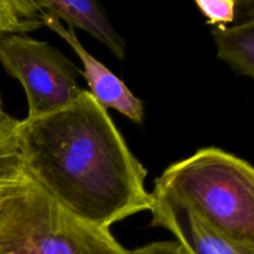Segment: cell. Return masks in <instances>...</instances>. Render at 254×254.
Here are the masks:
<instances>
[{"label": "cell", "instance_id": "obj_1", "mask_svg": "<svg viewBox=\"0 0 254 254\" xmlns=\"http://www.w3.org/2000/svg\"><path fill=\"white\" fill-rule=\"evenodd\" d=\"M14 135L26 175L78 220L109 230L151 210L148 170L87 89L60 111L19 121Z\"/></svg>", "mask_w": 254, "mask_h": 254}, {"label": "cell", "instance_id": "obj_2", "mask_svg": "<svg viewBox=\"0 0 254 254\" xmlns=\"http://www.w3.org/2000/svg\"><path fill=\"white\" fill-rule=\"evenodd\" d=\"M153 195L192 211L232 240L254 243V169L220 148H202L154 181Z\"/></svg>", "mask_w": 254, "mask_h": 254}, {"label": "cell", "instance_id": "obj_3", "mask_svg": "<svg viewBox=\"0 0 254 254\" xmlns=\"http://www.w3.org/2000/svg\"><path fill=\"white\" fill-rule=\"evenodd\" d=\"M109 230L60 206L31 179L0 205V254H129Z\"/></svg>", "mask_w": 254, "mask_h": 254}, {"label": "cell", "instance_id": "obj_4", "mask_svg": "<svg viewBox=\"0 0 254 254\" xmlns=\"http://www.w3.org/2000/svg\"><path fill=\"white\" fill-rule=\"evenodd\" d=\"M0 64L24 88L27 119L60 111L83 92L77 81L79 69L54 46L26 34L0 36Z\"/></svg>", "mask_w": 254, "mask_h": 254}, {"label": "cell", "instance_id": "obj_5", "mask_svg": "<svg viewBox=\"0 0 254 254\" xmlns=\"http://www.w3.org/2000/svg\"><path fill=\"white\" fill-rule=\"evenodd\" d=\"M151 197L149 226L169 231L185 254H254V243H242L227 237L170 198L153 193Z\"/></svg>", "mask_w": 254, "mask_h": 254}, {"label": "cell", "instance_id": "obj_6", "mask_svg": "<svg viewBox=\"0 0 254 254\" xmlns=\"http://www.w3.org/2000/svg\"><path fill=\"white\" fill-rule=\"evenodd\" d=\"M40 20L42 25L56 32L73 49L74 54L82 62V69L79 73L84 77L92 97L103 109H116L121 114L126 116L131 122L141 124L144 121V104L140 99L131 93L126 83L116 76L96 57L92 56L77 39L72 27L64 26L60 20L50 15L49 12L40 9Z\"/></svg>", "mask_w": 254, "mask_h": 254}, {"label": "cell", "instance_id": "obj_7", "mask_svg": "<svg viewBox=\"0 0 254 254\" xmlns=\"http://www.w3.org/2000/svg\"><path fill=\"white\" fill-rule=\"evenodd\" d=\"M37 6L69 27L88 32L118 60L126 57V41L114 30L98 2L89 0H36Z\"/></svg>", "mask_w": 254, "mask_h": 254}, {"label": "cell", "instance_id": "obj_8", "mask_svg": "<svg viewBox=\"0 0 254 254\" xmlns=\"http://www.w3.org/2000/svg\"><path fill=\"white\" fill-rule=\"evenodd\" d=\"M217 46V57L238 76L254 77V19L232 27L218 26L212 30Z\"/></svg>", "mask_w": 254, "mask_h": 254}, {"label": "cell", "instance_id": "obj_9", "mask_svg": "<svg viewBox=\"0 0 254 254\" xmlns=\"http://www.w3.org/2000/svg\"><path fill=\"white\" fill-rule=\"evenodd\" d=\"M27 179L14 130H0V205Z\"/></svg>", "mask_w": 254, "mask_h": 254}, {"label": "cell", "instance_id": "obj_10", "mask_svg": "<svg viewBox=\"0 0 254 254\" xmlns=\"http://www.w3.org/2000/svg\"><path fill=\"white\" fill-rule=\"evenodd\" d=\"M41 26L36 0H0V36L26 34Z\"/></svg>", "mask_w": 254, "mask_h": 254}, {"label": "cell", "instance_id": "obj_11", "mask_svg": "<svg viewBox=\"0 0 254 254\" xmlns=\"http://www.w3.org/2000/svg\"><path fill=\"white\" fill-rule=\"evenodd\" d=\"M195 5L207 19L208 25L215 27L227 26L235 21L237 14V0H195Z\"/></svg>", "mask_w": 254, "mask_h": 254}, {"label": "cell", "instance_id": "obj_12", "mask_svg": "<svg viewBox=\"0 0 254 254\" xmlns=\"http://www.w3.org/2000/svg\"><path fill=\"white\" fill-rule=\"evenodd\" d=\"M129 254H185L175 241H161L130 251Z\"/></svg>", "mask_w": 254, "mask_h": 254}, {"label": "cell", "instance_id": "obj_13", "mask_svg": "<svg viewBox=\"0 0 254 254\" xmlns=\"http://www.w3.org/2000/svg\"><path fill=\"white\" fill-rule=\"evenodd\" d=\"M17 124H19V121L15 119L14 117L9 116V114L4 111L1 96H0V130H15Z\"/></svg>", "mask_w": 254, "mask_h": 254}]
</instances>
